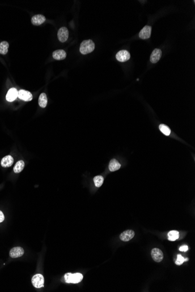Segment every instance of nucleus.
<instances>
[{
  "mask_svg": "<svg viewBox=\"0 0 195 292\" xmlns=\"http://www.w3.org/2000/svg\"><path fill=\"white\" fill-rule=\"evenodd\" d=\"M95 49V43L92 40H84L80 47V51L82 54H87L92 52Z\"/></svg>",
  "mask_w": 195,
  "mask_h": 292,
  "instance_id": "obj_1",
  "label": "nucleus"
},
{
  "mask_svg": "<svg viewBox=\"0 0 195 292\" xmlns=\"http://www.w3.org/2000/svg\"><path fill=\"white\" fill-rule=\"evenodd\" d=\"M83 279V275L80 273L71 274L67 273L64 275V279L68 283H80Z\"/></svg>",
  "mask_w": 195,
  "mask_h": 292,
  "instance_id": "obj_2",
  "label": "nucleus"
},
{
  "mask_svg": "<svg viewBox=\"0 0 195 292\" xmlns=\"http://www.w3.org/2000/svg\"><path fill=\"white\" fill-rule=\"evenodd\" d=\"M32 283L36 288H41L44 286V277L41 274H36L32 277Z\"/></svg>",
  "mask_w": 195,
  "mask_h": 292,
  "instance_id": "obj_3",
  "label": "nucleus"
},
{
  "mask_svg": "<svg viewBox=\"0 0 195 292\" xmlns=\"http://www.w3.org/2000/svg\"><path fill=\"white\" fill-rule=\"evenodd\" d=\"M116 58L119 62H126L128 61L130 58V54L127 50H123L119 51L116 55Z\"/></svg>",
  "mask_w": 195,
  "mask_h": 292,
  "instance_id": "obj_4",
  "label": "nucleus"
},
{
  "mask_svg": "<svg viewBox=\"0 0 195 292\" xmlns=\"http://www.w3.org/2000/svg\"><path fill=\"white\" fill-rule=\"evenodd\" d=\"M151 257L154 261L157 262H160L162 261L164 258L163 252L159 248H155L151 251Z\"/></svg>",
  "mask_w": 195,
  "mask_h": 292,
  "instance_id": "obj_5",
  "label": "nucleus"
},
{
  "mask_svg": "<svg viewBox=\"0 0 195 292\" xmlns=\"http://www.w3.org/2000/svg\"><path fill=\"white\" fill-rule=\"evenodd\" d=\"M58 40L61 42L64 43L66 42L68 37V30L67 28L62 27L58 31L57 33Z\"/></svg>",
  "mask_w": 195,
  "mask_h": 292,
  "instance_id": "obj_6",
  "label": "nucleus"
},
{
  "mask_svg": "<svg viewBox=\"0 0 195 292\" xmlns=\"http://www.w3.org/2000/svg\"><path fill=\"white\" fill-rule=\"evenodd\" d=\"M24 254V250L22 247H16L12 248L9 251V256L11 258H16L22 257Z\"/></svg>",
  "mask_w": 195,
  "mask_h": 292,
  "instance_id": "obj_7",
  "label": "nucleus"
},
{
  "mask_svg": "<svg viewBox=\"0 0 195 292\" xmlns=\"http://www.w3.org/2000/svg\"><path fill=\"white\" fill-rule=\"evenodd\" d=\"M18 97H19V99H21L26 102L30 101L33 99L32 94L30 92L23 89L19 90Z\"/></svg>",
  "mask_w": 195,
  "mask_h": 292,
  "instance_id": "obj_8",
  "label": "nucleus"
},
{
  "mask_svg": "<svg viewBox=\"0 0 195 292\" xmlns=\"http://www.w3.org/2000/svg\"><path fill=\"white\" fill-rule=\"evenodd\" d=\"M162 55V51L159 49H155L152 51L151 56H150V61L152 63H157L159 60Z\"/></svg>",
  "mask_w": 195,
  "mask_h": 292,
  "instance_id": "obj_9",
  "label": "nucleus"
},
{
  "mask_svg": "<svg viewBox=\"0 0 195 292\" xmlns=\"http://www.w3.org/2000/svg\"><path fill=\"white\" fill-rule=\"evenodd\" d=\"M135 235V233L133 230H127L121 233L120 235V239L122 241H128L132 239Z\"/></svg>",
  "mask_w": 195,
  "mask_h": 292,
  "instance_id": "obj_10",
  "label": "nucleus"
},
{
  "mask_svg": "<svg viewBox=\"0 0 195 292\" xmlns=\"http://www.w3.org/2000/svg\"><path fill=\"white\" fill-rule=\"evenodd\" d=\"M151 27L150 26H145L139 33V37L143 40L148 39L151 36Z\"/></svg>",
  "mask_w": 195,
  "mask_h": 292,
  "instance_id": "obj_11",
  "label": "nucleus"
},
{
  "mask_svg": "<svg viewBox=\"0 0 195 292\" xmlns=\"http://www.w3.org/2000/svg\"><path fill=\"white\" fill-rule=\"evenodd\" d=\"M18 96V91L16 88H12L8 90L6 95V99L7 100V101L11 102L14 101L17 98Z\"/></svg>",
  "mask_w": 195,
  "mask_h": 292,
  "instance_id": "obj_12",
  "label": "nucleus"
},
{
  "mask_svg": "<svg viewBox=\"0 0 195 292\" xmlns=\"http://www.w3.org/2000/svg\"><path fill=\"white\" fill-rule=\"evenodd\" d=\"M46 21V18L42 15H36L32 18L31 22L34 25H41Z\"/></svg>",
  "mask_w": 195,
  "mask_h": 292,
  "instance_id": "obj_13",
  "label": "nucleus"
},
{
  "mask_svg": "<svg viewBox=\"0 0 195 292\" xmlns=\"http://www.w3.org/2000/svg\"><path fill=\"white\" fill-rule=\"evenodd\" d=\"M67 54L63 50H57L53 53V57L57 60H62L66 58Z\"/></svg>",
  "mask_w": 195,
  "mask_h": 292,
  "instance_id": "obj_14",
  "label": "nucleus"
},
{
  "mask_svg": "<svg viewBox=\"0 0 195 292\" xmlns=\"http://www.w3.org/2000/svg\"><path fill=\"white\" fill-rule=\"evenodd\" d=\"M14 158L11 155H7L4 157L1 162V165L3 167H9L14 163Z\"/></svg>",
  "mask_w": 195,
  "mask_h": 292,
  "instance_id": "obj_15",
  "label": "nucleus"
},
{
  "mask_svg": "<svg viewBox=\"0 0 195 292\" xmlns=\"http://www.w3.org/2000/svg\"><path fill=\"white\" fill-rule=\"evenodd\" d=\"M121 167V164L116 159H112L109 163V169L110 171H114L119 170Z\"/></svg>",
  "mask_w": 195,
  "mask_h": 292,
  "instance_id": "obj_16",
  "label": "nucleus"
},
{
  "mask_svg": "<svg viewBox=\"0 0 195 292\" xmlns=\"http://www.w3.org/2000/svg\"><path fill=\"white\" fill-rule=\"evenodd\" d=\"M25 167V163L23 160H19L15 164L14 167V171L15 173H19L21 172Z\"/></svg>",
  "mask_w": 195,
  "mask_h": 292,
  "instance_id": "obj_17",
  "label": "nucleus"
},
{
  "mask_svg": "<svg viewBox=\"0 0 195 292\" xmlns=\"http://www.w3.org/2000/svg\"><path fill=\"white\" fill-rule=\"evenodd\" d=\"M47 104V96L45 93H42L39 98V105L42 108H45Z\"/></svg>",
  "mask_w": 195,
  "mask_h": 292,
  "instance_id": "obj_18",
  "label": "nucleus"
},
{
  "mask_svg": "<svg viewBox=\"0 0 195 292\" xmlns=\"http://www.w3.org/2000/svg\"><path fill=\"white\" fill-rule=\"evenodd\" d=\"M168 240L169 241H175L179 237V233L176 230L170 231L168 234Z\"/></svg>",
  "mask_w": 195,
  "mask_h": 292,
  "instance_id": "obj_19",
  "label": "nucleus"
},
{
  "mask_svg": "<svg viewBox=\"0 0 195 292\" xmlns=\"http://www.w3.org/2000/svg\"><path fill=\"white\" fill-rule=\"evenodd\" d=\"M9 44L7 42L4 41L0 43V54H6L8 53Z\"/></svg>",
  "mask_w": 195,
  "mask_h": 292,
  "instance_id": "obj_20",
  "label": "nucleus"
},
{
  "mask_svg": "<svg viewBox=\"0 0 195 292\" xmlns=\"http://www.w3.org/2000/svg\"><path fill=\"white\" fill-rule=\"evenodd\" d=\"M104 181V179L101 176H97L93 178V181L96 187H100Z\"/></svg>",
  "mask_w": 195,
  "mask_h": 292,
  "instance_id": "obj_21",
  "label": "nucleus"
},
{
  "mask_svg": "<svg viewBox=\"0 0 195 292\" xmlns=\"http://www.w3.org/2000/svg\"><path fill=\"white\" fill-rule=\"evenodd\" d=\"M159 128L160 129V131L165 135L167 136H168L170 135L171 134V129L170 128L167 126L165 124H160V126H159Z\"/></svg>",
  "mask_w": 195,
  "mask_h": 292,
  "instance_id": "obj_22",
  "label": "nucleus"
},
{
  "mask_svg": "<svg viewBox=\"0 0 195 292\" xmlns=\"http://www.w3.org/2000/svg\"><path fill=\"white\" fill-rule=\"evenodd\" d=\"M185 262V258L180 254L177 256V260L175 261V264L178 265H182Z\"/></svg>",
  "mask_w": 195,
  "mask_h": 292,
  "instance_id": "obj_23",
  "label": "nucleus"
},
{
  "mask_svg": "<svg viewBox=\"0 0 195 292\" xmlns=\"http://www.w3.org/2000/svg\"><path fill=\"white\" fill-rule=\"evenodd\" d=\"M188 250V247L186 245H183V246H181L180 248H179V251H183V252H186Z\"/></svg>",
  "mask_w": 195,
  "mask_h": 292,
  "instance_id": "obj_24",
  "label": "nucleus"
},
{
  "mask_svg": "<svg viewBox=\"0 0 195 292\" xmlns=\"http://www.w3.org/2000/svg\"><path fill=\"white\" fill-rule=\"evenodd\" d=\"M4 219H5V216L4 215V213H3V212L0 210V223L3 222L4 220Z\"/></svg>",
  "mask_w": 195,
  "mask_h": 292,
  "instance_id": "obj_25",
  "label": "nucleus"
},
{
  "mask_svg": "<svg viewBox=\"0 0 195 292\" xmlns=\"http://www.w3.org/2000/svg\"><path fill=\"white\" fill-rule=\"evenodd\" d=\"M189 260V259L187 258H185V261H188Z\"/></svg>",
  "mask_w": 195,
  "mask_h": 292,
  "instance_id": "obj_26",
  "label": "nucleus"
}]
</instances>
